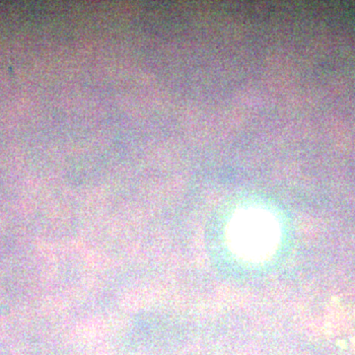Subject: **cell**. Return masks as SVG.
Segmentation results:
<instances>
[{
	"label": "cell",
	"instance_id": "cell-1",
	"mask_svg": "<svg viewBox=\"0 0 355 355\" xmlns=\"http://www.w3.org/2000/svg\"><path fill=\"white\" fill-rule=\"evenodd\" d=\"M279 236L277 218L268 210L243 209L229 222V248L236 256L251 263H260L272 256Z\"/></svg>",
	"mask_w": 355,
	"mask_h": 355
}]
</instances>
